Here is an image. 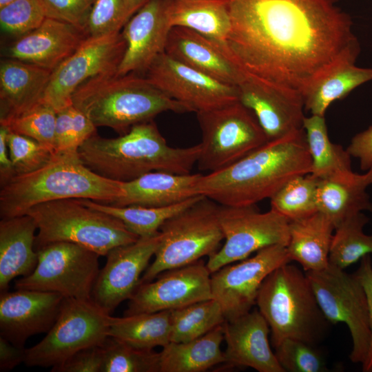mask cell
Segmentation results:
<instances>
[{
    "label": "cell",
    "mask_w": 372,
    "mask_h": 372,
    "mask_svg": "<svg viewBox=\"0 0 372 372\" xmlns=\"http://www.w3.org/2000/svg\"><path fill=\"white\" fill-rule=\"evenodd\" d=\"M221 50L245 74L300 92L358 39L338 0H225Z\"/></svg>",
    "instance_id": "obj_1"
},
{
    "label": "cell",
    "mask_w": 372,
    "mask_h": 372,
    "mask_svg": "<svg viewBox=\"0 0 372 372\" xmlns=\"http://www.w3.org/2000/svg\"><path fill=\"white\" fill-rule=\"evenodd\" d=\"M311 160L303 128L265 144L232 165L202 174L198 195L223 206H249L271 198L295 176L310 174Z\"/></svg>",
    "instance_id": "obj_2"
},
{
    "label": "cell",
    "mask_w": 372,
    "mask_h": 372,
    "mask_svg": "<svg viewBox=\"0 0 372 372\" xmlns=\"http://www.w3.org/2000/svg\"><path fill=\"white\" fill-rule=\"evenodd\" d=\"M200 152L199 143L183 148L168 145L153 121L135 125L117 138L96 134L78 149L79 158L90 169L122 183L156 171L190 174Z\"/></svg>",
    "instance_id": "obj_3"
},
{
    "label": "cell",
    "mask_w": 372,
    "mask_h": 372,
    "mask_svg": "<svg viewBox=\"0 0 372 372\" xmlns=\"http://www.w3.org/2000/svg\"><path fill=\"white\" fill-rule=\"evenodd\" d=\"M123 195V183L94 172L78 153L56 154L41 168L15 175L1 187L0 216L24 215L36 205L61 199L85 198L112 205Z\"/></svg>",
    "instance_id": "obj_4"
},
{
    "label": "cell",
    "mask_w": 372,
    "mask_h": 372,
    "mask_svg": "<svg viewBox=\"0 0 372 372\" xmlns=\"http://www.w3.org/2000/svg\"><path fill=\"white\" fill-rule=\"evenodd\" d=\"M72 103L98 127H107L120 135L134 125L153 121L162 112H192L152 85L144 76L117 72L92 77L79 86Z\"/></svg>",
    "instance_id": "obj_5"
},
{
    "label": "cell",
    "mask_w": 372,
    "mask_h": 372,
    "mask_svg": "<svg viewBox=\"0 0 372 372\" xmlns=\"http://www.w3.org/2000/svg\"><path fill=\"white\" fill-rule=\"evenodd\" d=\"M289 263L278 267L265 279L256 304L269 326L274 348L287 338L316 345L330 323L305 271Z\"/></svg>",
    "instance_id": "obj_6"
},
{
    "label": "cell",
    "mask_w": 372,
    "mask_h": 372,
    "mask_svg": "<svg viewBox=\"0 0 372 372\" xmlns=\"http://www.w3.org/2000/svg\"><path fill=\"white\" fill-rule=\"evenodd\" d=\"M25 214L34 219L37 227L36 250L52 242L64 241L83 246L101 256L139 238L120 219L89 207L79 198L40 203Z\"/></svg>",
    "instance_id": "obj_7"
},
{
    "label": "cell",
    "mask_w": 372,
    "mask_h": 372,
    "mask_svg": "<svg viewBox=\"0 0 372 372\" xmlns=\"http://www.w3.org/2000/svg\"><path fill=\"white\" fill-rule=\"evenodd\" d=\"M219 207L203 196L167 220L159 229L162 239L154 260L143 273L140 284L153 280L166 270L192 264L215 253L224 239Z\"/></svg>",
    "instance_id": "obj_8"
},
{
    "label": "cell",
    "mask_w": 372,
    "mask_h": 372,
    "mask_svg": "<svg viewBox=\"0 0 372 372\" xmlns=\"http://www.w3.org/2000/svg\"><path fill=\"white\" fill-rule=\"evenodd\" d=\"M196 116L201 131L197 161L201 171L224 169L269 141L254 114L239 101L198 112Z\"/></svg>",
    "instance_id": "obj_9"
},
{
    "label": "cell",
    "mask_w": 372,
    "mask_h": 372,
    "mask_svg": "<svg viewBox=\"0 0 372 372\" xmlns=\"http://www.w3.org/2000/svg\"><path fill=\"white\" fill-rule=\"evenodd\" d=\"M111 316L92 299L64 298L54 325L39 343L25 348L28 366L54 367L81 349L101 345Z\"/></svg>",
    "instance_id": "obj_10"
},
{
    "label": "cell",
    "mask_w": 372,
    "mask_h": 372,
    "mask_svg": "<svg viewBox=\"0 0 372 372\" xmlns=\"http://www.w3.org/2000/svg\"><path fill=\"white\" fill-rule=\"evenodd\" d=\"M305 273L329 322L347 325L352 340L350 360L362 364L369 351L371 329L367 297L359 278L330 263Z\"/></svg>",
    "instance_id": "obj_11"
},
{
    "label": "cell",
    "mask_w": 372,
    "mask_h": 372,
    "mask_svg": "<svg viewBox=\"0 0 372 372\" xmlns=\"http://www.w3.org/2000/svg\"><path fill=\"white\" fill-rule=\"evenodd\" d=\"M34 271L14 282L16 289L55 292L64 298L92 299L99 255L79 245L54 242L37 250Z\"/></svg>",
    "instance_id": "obj_12"
},
{
    "label": "cell",
    "mask_w": 372,
    "mask_h": 372,
    "mask_svg": "<svg viewBox=\"0 0 372 372\" xmlns=\"http://www.w3.org/2000/svg\"><path fill=\"white\" fill-rule=\"evenodd\" d=\"M218 216L225 243L208 257L211 273L266 247L289 243V220L273 209L261 213L255 205H220Z\"/></svg>",
    "instance_id": "obj_13"
},
{
    "label": "cell",
    "mask_w": 372,
    "mask_h": 372,
    "mask_svg": "<svg viewBox=\"0 0 372 372\" xmlns=\"http://www.w3.org/2000/svg\"><path fill=\"white\" fill-rule=\"evenodd\" d=\"M125 48L121 32L87 37L52 72L41 101L56 112L72 104L73 93L85 81L98 75L117 72Z\"/></svg>",
    "instance_id": "obj_14"
},
{
    "label": "cell",
    "mask_w": 372,
    "mask_h": 372,
    "mask_svg": "<svg viewBox=\"0 0 372 372\" xmlns=\"http://www.w3.org/2000/svg\"><path fill=\"white\" fill-rule=\"evenodd\" d=\"M291 261L286 246L273 245L258 250L252 257L227 265L212 273V298L221 306L226 320L251 311L265 279L276 269Z\"/></svg>",
    "instance_id": "obj_15"
},
{
    "label": "cell",
    "mask_w": 372,
    "mask_h": 372,
    "mask_svg": "<svg viewBox=\"0 0 372 372\" xmlns=\"http://www.w3.org/2000/svg\"><path fill=\"white\" fill-rule=\"evenodd\" d=\"M211 275L201 259L166 270L138 285L123 316L172 311L211 299Z\"/></svg>",
    "instance_id": "obj_16"
},
{
    "label": "cell",
    "mask_w": 372,
    "mask_h": 372,
    "mask_svg": "<svg viewBox=\"0 0 372 372\" xmlns=\"http://www.w3.org/2000/svg\"><path fill=\"white\" fill-rule=\"evenodd\" d=\"M143 76L168 96L196 113L238 101L237 86L221 83L165 52L154 59Z\"/></svg>",
    "instance_id": "obj_17"
},
{
    "label": "cell",
    "mask_w": 372,
    "mask_h": 372,
    "mask_svg": "<svg viewBox=\"0 0 372 372\" xmlns=\"http://www.w3.org/2000/svg\"><path fill=\"white\" fill-rule=\"evenodd\" d=\"M161 239L159 231L111 249L92 289L94 302L110 314L123 301L130 299Z\"/></svg>",
    "instance_id": "obj_18"
},
{
    "label": "cell",
    "mask_w": 372,
    "mask_h": 372,
    "mask_svg": "<svg viewBox=\"0 0 372 372\" xmlns=\"http://www.w3.org/2000/svg\"><path fill=\"white\" fill-rule=\"evenodd\" d=\"M237 88L238 101L252 112L269 141L302 128L305 110L300 92L247 74Z\"/></svg>",
    "instance_id": "obj_19"
},
{
    "label": "cell",
    "mask_w": 372,
    "mask_h": 372,
    "mask_svg": "<svg viewBox=\"0 0 372 372\" xmlns=\"http://www.w3.org/2000/svg\"><path fill=\"white\" fill-rule=\"evenodd\" d=\"M17 290L1 292L0 336L25 348L30 337L50 331L64 298L55 292Z\"/></svg>",
    "instance_id": "obj_20"
},
{
    "label": "cell",
    "mask_w": 372,
    "mask_h": 372,
    "mask_svg": "<svg viewBox=\"0 0 372 372\" xmlns=\"http://www.w3.org/2000/svg\"><path fill=\"white\" fill-rule=\"evenodd\" d=\"M172 0H148L130 19L121 33L126 43L118 74H145L154 59L165 52L172 26L169 11Z\"/></svg>",
    "instance_id": "obj_21"
},
{
    "label": "cell",
    "mask_w": 372,
    "mask_h": 372,
    "mask_svg": "<svg viewBox=\"0 0 372 372\" xmlns=\"http://www.w3.org/2000/svg\"><path fill=\"white\" fill-rule=\"evenodd\" d=\"M227 367L247 366L258 372H285L271 350L270 328L257 309L223 324Z\"/></svg>",
    "instance_id": "obj_22"
},
{
    "label": "cell",
    "mask_w": 372,
    "mask_h": 372,
    "mask_svg": "<svg viewBox=\"0 0 372 372\" xmlns=\"http://www.w3.org/2000/svg\"><path fill=\"white\" fill-rule=\"evenodd\" d=\"M87 37L81 28L46 18L38 28L14 42L8 50V55L53 71Z\"/></svg>",
    "instance_id": "obj_23"
},
{
    "label": "cell",
    "mask_w": 372,
    "mask_h": 372,
    "mask_svg": "<svg viewBox=\"0 0 372 372\" xmlns=\"http://www.w3.org/2000/svg\"><path fill=\"white\" fill-rule=\"evenodd\" d=\"M360 52L357 39L315 77L302 94L305 111L324 116L333 102L372 81V68L355 65Z\"/></svg>",
    "instance_id": "obj_24"
},
{
    "label": "cell",
    "mask_w": 372,
    "mask_h": 372,
    "mask_svg": "<svg viewBox=\"0 0 372 372\" xmlns=\"http://www.w3.org/2000/svg\"><path fill=\"white\" fill-rule=\"evenodd\" d=\"M165 52L180 63L225 84L237 86L245 76V73L214 41L187 28H172Z\"/></svg>",
    "instance_id": "obj_25"
},
{
    "label": "cell",
    "mask_w": 372,
    "mask_h": 372,
    "mask_svg": "<svg viewBox=\"0 0 372 372\" xmlns=\"http://www.w3.org/2000/svg\"><path fill=\"white\" fill-rule=\"evenodd\" d=\"M52 70L14 59L0 65V121L41 101Z\"/></svg>",
    "instance_id": "obj_26"
},
{
    "label": "cell",
    "mask_w": 372,
    "mask_h": 372,
    "mask_svg": "<svg viewBox=\"0 0 372 372\" xmlns=\"http://www.w3.org/2000/svg\"><path fill=\"white\" fill-rule=\"evenodd\" d=\"M34 219L28 214L1 218L0 221V291H8L10 282L31 274L38 263L34 247Z\"/></svg>",
    "instance_id": "obj_27"
},
{
    "label": "cell",
    "mask_w": 372,
    "mask_h": 372,
    "mask_svg": "<svg viewBox=\"0 0 372 372\" xmlns=\"http://www.w3.org/2000/svg\"><path fill=\"white\" fill-rule=\"evenodd\" d=\"M202 174H178L156 171L123 183L124 195L112 205L158 207L181 203L198 195Z\"/></svg>",
    "instance_id": "obj_28"
},
{
    "label": "cell",
    "mask_w": 372,
    "mask_h": 372,
    "mask_svg": "<svg viewBox=\"0 0 372 372\" xmlns=\"http://www.w3.org/2000/svg\"><path fill=\"white\" fill-rule=\"evenodd\" d=\"M334 230L333 223L320 211L289 221L287 249L291 260L299 263L305 272L326 268Z\"/></svg>",
    "instance_id": "obj_29"
},
{
    "label": "cell",
    "mask_w": 372,
    "mask_h": 372,
    "mask_svg": "<svg viewBox=\"0 0 372 372\" xmlns=\"http://www.w3.org/2000/svg\"><path fill=\"white\" fill-rule=\"evenodd\" d=\"M362 174L352 170L318 179V211L327 216L335 228L344 220L364 211H372V203Z\"/></svg>",
    "instance_id": "obj_30"
},
{
    "label": "cell",
    "mask_w": 372,
    "mask_h": 372,
    "mask_svg": "<svg viewBox=\"0 0 372 372\" xmlns=\"http://www.w3.org/2000/svg\"><path fill=\"white\" fill-rule=\"evenodd\" d=\"M223 324L199 338L170 342L163 347L160 352V372H203L225 364L220 348L224 340Z\"/></svg>",
    "instance_id": "obj_31"
},
{
    "label": "cell",
    "mask_w": 372,
    "mask_h": 372,
    "mask_svg": "<svg viewBox=\"0 0 372 372\" xmlns=\"http://www.w3.org/2000/svg\"><path fill=\"white\" fill-rule=\"evenodd\" d=\"M172 27L191 29L218 43H225L230 28L225 0H172L169 11Z\"/></svg>",
    "instance_id": "obj_32"
},
{
    "label": "cell",
    "mask_w": 372,
    "mask_h": 372,
    "mask_svg": "<svg viewBox=\"0 0 372 372\" xmlns=\"http://www.w3.org/2000/svg\"><path fill=\"white\" fill-rule=\"evenodd\" d=\"M171 312L161 311L110 318L108 336L141 349L170 342Z\"/></svg>",
    "instance_id": "obj_33"
},
{
    "label": "cell",
    "mask_w": 372,
    "mask_h": 372,
    "mask_svg": "<svg viewBox=\"0 0 372 372\" xmlns=\"http://www.w3.org/2000/svg\"><path fill=\"white\" fill-rule=\"evenodd\" d=\"M302 128L311 160V174L322 179L352 170L347 149L329 139L324 116H305Z\"/></svg>",
    "instance_id": "obj_34"
},
{
    "label": "cell",
    "mask_w": 372,
    "mask_h": 372,
    "mask_svg": "<svg viewBox=\"0 0 372 372\" xmlns=\"http://www.w3.org/2000/svg\"><path fill=\"white\" fill-rule=\"evenodd\" d=\"M203 196L197 195L179 203L158 207L136 205L118 207L90 199H79L89 207L120 219L131 231L142 237L158 232L167 220L189 207Z\"/></svg>",
    "instance_id": "obj_35"
},
{
    "label": "cell",
    "mask_w": 372,
    "mask_h": 372,
    "mask_svg": "<svg viewBox=\"0 0 372 372\" xmlns=\"http://www.w3.org/2000/svg\"><path fill=\"white\" fill-rule=\"evenodd\" d=\"M369 218L363 212L351 216L335 228L329 261L344 269L364 256L372 254V234L364 233Z\"/></svg>",
    "instance_id": "obj_36"
},
{
    "label": "cell",
    "mask_w": 372,
    "mask_h": 372,
    "mask_svg": "<svg viewBox=\"0 0 372 372\" xmlns=\"http://www.w3.org/2000/svg\"><path fill=\"white\" fill-rule=\"evenodd\" d=\"M170 342H185L199 338L225 321L221 306L214 298L170 311Z\"/></svg>",
    "instance_id": "obj_37"
},
{
    "label": "cell",
    "mask_w": 372,
    "mask_h": 372,
    "mask_svg": "<svg viewBox=\"0 0 372 372\" xmlns=\"http://www.w3.org/2000/svg\"><path fill=\"white\" fill-rule=\"evenodd\" d=\"M318 179L311 174L293 177L270 198L271 209L289 221L318 211Z\"/></svg>",
    "instance_id": "obj_38"
},
{
    "label": "cell",
    "mask_w": 372,
    "mask_h": 372,
    "mask_svg": "<svg viewBox=\"0 0 372 372\" xmlns=\"http://www.w3.org/2000/svg\"><path fill=\"white\" fill-rule=\"evenodd\" d=\"M101 348L102 372H160V352L138 349L110 336Z\"/></svg>",
    "instance_id": "obj_39"
},
{
    "label": "cell",
    "mask_w": 372,
    "mask_h": 372,
    "mask_svg": "<svg viewBox=\"0 0 372 372\" xmlns=\"http://www.w3.org/2000/svg\"><path fill=\"white\" fill-rule=\"evenodd\" d=\"M56 117L55 109L41 101L28 110L0 121V125L10 132L32 138L54 152Z\"/></svg>",
    "instance_id": "obj_40"
},
{
    "label": "cell",
    "mask_w": 372,
    "mask_h": 372,
    "mask_svg": "<svg viewBox=\"0 0 372 372\" xmlns=\"http://www.w3.org/2000/svg\"><path fill=\"white\" fill-rule=\"evenodd\" d=\"M148 0H95L85 32L88 37L121 32Z\"/></svg>",
    "instance_id": "obj_41"
},
{
    "label": "cell",
    "mask_w": 372,
    "mask_h": 372,
    "mask_svg": "<svg viewBox=\"0 0 372 372\" xmlns=\"http://www.w3.org/2000/svg\"><path fill=\"white\" fill-rule=\"evenodd\" d=\"M95 134L96 127L72 103L56 112L55 154L78 153L79 148Z\"/></svg>",
    "instance_id": "obj_42"
},
{
    "label": "cell",
    "mask_w": 372,
    "mask_h": 372,
    "mask_svg": "<svg viewBox=\"0 0 372 372\" xmlns=\"http://www.w3.org/2000/svg\"><path fill=\"white\" fill-rule=\"evenodd\" d=\"M274 349L276 358L285 371H328L323 353L316 345L300 340L287 338Z\"/></svg>",
    "instance_id": "obj_43"
},
{
    "label": "cell",
    "mask_w": 372,
    "mask_h": 372,
    "mask_svg": "<svg viewBox=\"0 0 372 372\" xmlns=\"http://www.w3.org/2000/svg\"><path fill=\"white\" fill-rule=\"evenodd\" d=\"M7 144L16 175L40 169L56 155L52 150L36 140L10 131L7 135Z\"/></svg>",
    "instance_id": "obj_44"
},
{
    "label": "cell",
    "mask_w": 372,
    "mask_h": 372,
    "mask_svg": "<svg viewBox=\"0 0 372 372\" xmlns=\"http://www.w3.org/2000/svg\"><path fill=\"white\" fill-rule=\"evenodd\" d=\"M46 18L41 0H14L0 8L2 30L19 37L38 28Z\"/></svg>",
    "instance_id": "obj_45"
},
{
    "label": "cell",
    "mask_w": 372,
    "mask_h": 372,
    "mask_svg": "<svg viewBox=\"0 0 372 372\" xmlns=\"http://www.w3.org/2000/svg\"><path fill=\"white\" fill-rule=\"evenodd\" d=\"M47 18L65 22L85 30L95 0H41Z\"/></svg>",
    "instance_id": "obj_46"
},
{
    "label": "cell",
    "mask_w": 372,
    "mask_h": 372,
    "mask_svg": "<svg viewBox=\"0 0 372 372\" xmlns=\"http://www.w3.org/2000/svg\"><path fill=\"white\" fill-rule=\"evenodd\" d=\"M101 345L87 347L78 351L64 362L52 368V372H102Z\"/></svg>",
    "instance_id": "obj_47"
},
{
    "label": "cell",
    "mask_w": 372,
    "mask_h": 372,
    "mask_svg": "<svg viewBox=\"0 0 372 372\" xmlns=\"http://www.w3.org/2000/svg\"><path fill=\"white\" fill-rule=\"evenodd\" d=\"M355 273L364 287L366 294L371 329L369 351L366 360L362 364V369L364 372H372V260L370 254L364 256L360 260L359 267Z\"/></svg>",
    "instance_id": "obj_48"
},
{
    "label": "cell",
    "mask_w": 372,
    "mask_h": 372,
    "mask_svg": "<svg viewBox=\"0 0 372 372\" xmlns=\"http://www.w3.org/2000/svg\"><path fill=\"white\" fill-rule=\"evenodd\" d=\"M346 149L359 160L362 170L369 169L372 167V125L355 134Z\"/></svg>",
    "instance_id": "obj_49"
},
{
    "label": "cell",
    "mask_w": 372,
    "mask_h": 372,
    "mask_svg": "<svg viewBox=\"0 0 372 372\" xmlns=\"http://www.w3.org/2000/svg\"><path fill=\"white\" fill-rule=\"evenodd\" d=\"M25 348L18 347L0 336V371H8L24 362Z\"/></svg>",
    "instance_id": "obj_50"
},
{
    "label": "cell",
    "mask_w": 372,
    "mask_h": 372,
    "mask_svg": "<svg viewBox=\"0 0 372 372\" xmlns=\"http://www.w3.org/2000/svg\"><path fill=\"white\" fill-rule=\"evenodd\" d=\"M9 130L0 125V185L7 183L16 174L10 160L7 144V135Z\"/></svg>",
    "instance_id": "obj_51"
},
{
    "label": "cell",
    "mask_w": 372,
    "mask_h": 372,
    "mask_svg": "<svg viewBox=\"0 0 372 372\" xmlns=\"http://www.w3.org/2000/svg\"><path fill=\"white\" fill-rule=\"evenodd\" d=\"M364 183L369 187L372 185V167L362 174Z\"/></svg>",
    "instance_id": "obj_52"
},
{
    "label": "cell",
    "mask_w": 372,
    "mask_h": 372,
    "mask_svg": "<svg viewBox=\"0 0 372 372\" xmlns=\"http://www.w3.org/2000/svg\"><path fill=\"white\" fill-rule=\"evenodd\" d=\"M14 0H0V8L6 6V4L13 1Z\"/></svg>",
    "instance_id": "obj_53"
}]
</instances>
